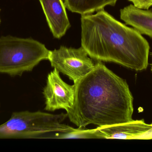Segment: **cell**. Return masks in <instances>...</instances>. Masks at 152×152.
<instances>
[{
	"instance_id": "obj_1",
	"label": "cell",
	"mask_w": 152,
	"mask_h": 152,
	"mask_svg": "<svg viewBox=\"0 0 152 152\" xmlns=\"http://www.w3.org/2000/svg\"><path fill=\"white\" fill-rule=\"evenodd\" d=\"M74 85V105L66 113L78 128L89 125L108 126L133 120L134 98L126 81L102 62Z\"/></svg>"
},
{
	"instance_id": "obj_2",
	"label": "cell",
	"mask_w": 152,
	"mask_h": 152,
	"mask_svg": "<svg viewBox=\"0 0 152 152\" xmlns=\"http://www.w3.org/2000/svg\"><path fill=\"white\" fill-rule=\"evenodd\" d=\"M81 45L91 59L136 71L146 69L150 46L135 29L117 20L104 10L81 15Z\"/></svg>"
},
{
	"instance_id": "obj_3",
	"label": "cell",
	"mask_w": 152,
	"mask_h": 152,
	"mask_svg": "<svg viewBox=\"0 0 152 152\" xmlns=\"http://www.w3.org/2000/svg\"><path fill=\"white\" fill-rule=\"evenodd\" d=\"M67 117V113L16 112L0 125V139L44 138L49 133L70 132L75 128L62 123Z\"/></svg>"
},
{
	"instance_id": "obj_4",
	"label": "cell",
	"mask_w": 152,
	"mask_h": 152,
	"mask_svg": "<svg viewBox=\"0 0 152 152\" xmlns=\"http://www.w3.org/2000/svg\"><path fill=\"white\" fill-rule=\"evenodd\" d=\"M50 51L31 38L9 35L0 37V73L10 76L31 71L41 61L48 60Z\"/></svg>"
},
{
	"instance_id": "obj_5",
	"label": "cell",
	"mask_w": 152,
	"mask_h": 152,
	"mask_svg": "<svg viewBox=\"0 0 152 152\" xmlns=\"http://www.w3.org/2000/svg\"><path fill=\"white\" fill-rule=\"evenodd\" d=\"M48 60L53 68L67 76L74 84L93 70L96 64L81 46L76 49L61 46L50 51Z\"/></svg>"
},
{
	"instance_id": "obj_6",
	"label": "cell",
	"mask_w": 152,
	"mask_h": 152,
	"mask_svg": "<svg viewBox=\"0 0 152 152\" xmlns=\"http://www.w3.org/2000/svg\"><path fill=\"white\" fill-rule=\"evenodd\" d=\"M45 99V110L53 112L72 109L75 98V86L64 82L56 69L49 73L43 92Z\"/></svg>"
},
{
	"instance_id": "obj_7",
	"label": "cell",
	"mask_w": 152,
	"mask_h": 152,
	"mask_svg": "<svg viewBox=\"0 0 152 152\" xmlns=\"http://www.w3.org/2000/svg\"><path fill=\"white\" fill-rule=\"evenodd\" d=\"M96 130L100 139H152V123L147 124L143 120H133L113 126L97 127Z\"/></svg>"
},
{
	"instance_id": "obj_8",
	"label": "cell",
	"mask_w": 152,
	"mask_h": 152,
	"mask_svg": "<svg viewBox=\"0 0 152 152\" xmlns=\"http://www.w3.org/2000/svg\"><path fill=\"white\" fill-rule=\"evenodd\" d=\"M39 1L53 35L60 39L71 26L65 3L62 0Z\"/></svg>"
},
{
	"instance_id": "obj_9",
	"label": "cell",
	"mask_w": 152,
	"mask_h": 152,
	"mask_svg": "<svg viewBox=\"0 0 152 152\" xmlns=\"http://www.w3.org/2000/svg\"><path fill=\"white\" fill-rule=\"evenodd\" d=\"M120 18L141 34L152 38V9L142 10L130 4L120 10Z\"/></svg>"
},
{
	"instance_id": "obj_10",
	"label": "cell",
	"mask_w": 152,
	"mask_h": 152,
	"mask_svg": "<svg viewBox=\"0 0 152 152\" xmlns=\"http://www.w3.org/2000/svg\"><path fill=\"white\" fill-rule=\"evenodd\" d=\"M66 8L80 15L92 14L107 5L114 6L118 0H64Z\"/></svg>"
},
{
	"instance_id": "obj_11",
	"label": "cell",
	"mask_w": 152,
	"mask_h": 152,
	"mask_svg": "<svg viewBox=\"0 0 152 152\" xmlns=\"http://www.w3.org/2000/svg\"><path fill=\"white\" fill-rule=\"evenodd\" d=\"M44 138L57 139H100L96 129H74V130L67 133L54 132L46 134Z\"/></svg>"
},
{
	"instance_id": "obj_12",
	"label": "cell",
	"mask_w": 152,
	"mask_h": 152,
	"mask_svg": "<svg viewBox=\"0 0 152 152\" xmlns=\"http://www.w3.org/2000/svg\"><path fill=\"white\" fill-rule=\"evenodd\" d=\"M133 5L138 9L149 10L152 6V0H128Z\"/></svg>"
},
{
	"instance_id": "obj_13",
	"label": "cell",
	"mask_w": 152,
	"mask_h": 152,
	"mask_svg": "<svg viewBox=\"0 0 152 152\" xmlns=\"http://www.w3.org/2000/svg\"><path fill=\"white\" fill-rule=\"evenodd\" d=\"M1 18H0V24H1Z\"/></svg>"
},
{
	"instance_id": "obj_14",
	"label": "cell",
	"mask_w": 152,
	"mask_h": 152,
	"mask_svg": "<svg viewBox=\"0 0 152 152\" xmlns=\"http://www.w3.org/2000/svg\"><path fill=\"white\" fill-rule=\"evenodd\" d=\"M151 70H152V67H151Z\"/></svg>"
},
{
	"instance_id": "obj_15",
	"label": "cell",
	"mask_w": 152,
	"mask_h": 152,
	"mask_svg": "<svg viewBox=\"0 0 152 152\" xmlns=\"http://www.w3.org/2000/svg\"><path fill=\"white\" fill-rule=\"evenodd\" d=\"M1 10L0 9V12H1Z\"/></svg>"
},
{
	"instance_id": "obj_16",
	"label": "cell",
	"mask_w": 152,
	"mask_h": 152,
	"mask_svg": "<svg viewBox=\"0 0 152 152\" xmlns=\"http://www.w3.org/2000/svg\"><path fill=\"white\" fill-rule=\"evenodd\" d=\"M0 107H1V103H0Z\"/></svg>"
}]
</instances>
